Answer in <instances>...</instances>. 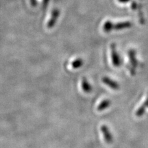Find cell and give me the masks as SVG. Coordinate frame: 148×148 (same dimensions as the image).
Instances as JSON below:
<instances>
[{
    "label": "cell",
    "mask_w": 148,
    "mask_h": 148,
    "mask_svg": "<svg viewBox=\"0 0 148 148\" xmlns=\"http://www.w3.org/2000/svg\"><path fill=\"white\" fill-rule=\"evenodd\" d=\"M111 48V57H112V64L115 67H120L121 66L122 61L120 58L118 53L117 52L116 46L115 43H112L110 46Z\"/></svg>",
    "instance_id": "6da1fadb"
},
{
    "label": "cell",
    "mask_w": 148,
    "mask_h": 148,
    "mask_svg": "<svg viewBox=\"0 0 148 148\" xmlns=\"http://www.w3.org/2000/svg\"><path fill=\"white\" fill-rule=\"evenodd\" d=\"M102 81H103V82L106 85H108L110 88H111L112 90H119V88H120V86L117 82H116L114 80H112V79H110V78L108 77H103L102 78Z\"/></svg>",
    "instance_id": "7a4b0ae2"
},
{
    "label": "cell",
    "mask_w": 148,
    "mask_h": 148,
    "mask_svg": "<svg viewBox=\"0 0 148 148\" xmlns=\"http://www.w3.org/2000/svg\"><path fill=\"white\" fill-rule=\"evenodd\" d=\"M132 27V23L129 21L121 22L117 24H114V30H120L125 29H128Z\"/></svg>",
    "instance_id": "3957f363"
},
{
    "label": "cell",
    "mask_w": 148,
    "mask_h": 148,
    "mask_svg": "<svg viewBox=\"0 0 148 148\" xmlns=\"http://www.w3.org/2000/svg\"><path fill=\"white\" fill-rule=\"evenodd\" d=\"M128 56L130 61L132 64L133 68H135L138 66V61L136 58V51L134 49H130L128 51Z\"/></svg>",
    "instance_id": "277c9868"
},
{
    "label": "cell",
    "mask_w": 148,
    "mask_h": 148,
    "mask_svg": "<svg viewBox=\"0 0 148 148\" xmlns=\"http://www.w3.org/2000/svg\"><path fill=\"white\" fill-rule=\"evenodd\" d=\"M101 130H102V132H103V135L104 136L106 141L107 142V143H110L112 142V136H111L108 127L104 126V125L102 126L101 127Z\"/></svg>",
    "instance_id": "5b68a950"
},
{
    "label": "cell",
    "mask_w": 148,
    "mask_h": 148,
    "mask_svg": "<svg viewBox=\"0 0 148 148\" xmlns=\"http://www.w3.org/2000/svg\"><path fill=\"white\" fill-rule=\"evenodd\" d=\"M147 107H148V96H147V98L146 101L144 103V104H143L141 106V107L138 109V110L136 111V115H137V116L140 117V116H141L142 115L144 114V113L145 112L146 108Z\"/></svg>",
    "instance_id": "8992f818"
},
{
    "label": "cell",
    "mask_w": 148,
    "mask_h": 148,
    "mask_svg": "<svg viewBox=\"0 0 148 148\" xmlns=\"http://www.w3.org/2000/svg\"><path fill=\"white\" fill-rule=\"evenodd\" d=\"M113 30H114L113 23L110 21H106L103 25V30L106 32V33H109V32H111Z\"/></svg>",
    "instance_id": "52a82bcc"
},
{
    "label": "cell",
    "mask_w": 148,
    "mask_h": 148,
    "mask_svg": "<svg viewBox=\"0 0 148 148\" xmlns=\"http://www.w3.org/2000/svg\"><path fill=\"white\" fill-rule=\"evenodd\" d=\"M82 88L85 92H90L92 90V87L90 85V83L88 82L86 78H83L82 80Z\"/></svg>",
    "instance_id": "ba28073f"
},
{
    "label": "cell",
    "mask_w": 148,
    "mask_h": 148,
    "mask_svg": "<svg viewBox=\"0 0 148 148\" xmlns=\"http://www.w3.org/2000/svg\"><path fill=\"white\" fill-rule=\"evenodd\" d=\"M110 105V101L109 100H108V99L104 100L103 101L101 102V104L98 107V110L99 111L104 110L107 108L109 107Z\"/></svg>",
    "instance_id": "9c48e42d"
},
{
    "label": "cell",
    "mask_w": 148,
    "mask_h": 148,
    "mask_svg": "<svg viewBox=\"0 0 148 148\" xmlns=\"http://www.w3.org/2000/svg\"><path fill=\"white\" fill-rule=\"evenodd\" d=\"M83 65V61L81 59H78L75 61L73 62V67L75 68L80 67Z\"/></svg>",
    "instance_id": "30bf717a"
},
{
    "label": "cell",
    "mask_w": 148,
    "mask_h": 148,
    "mask_svg": "<svg viewBox=\"0 0 148 148\" xmlns=\"http://www.w3.org/2000/svg\"><path fill=\"white\" fill-rule=\"evenodd\" d=\"M118 1L120 3H127L130 0H118Z\"/></svg>",
    "instance_id": "8fae6325"
}]
</instances>
